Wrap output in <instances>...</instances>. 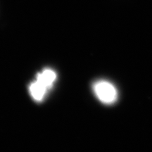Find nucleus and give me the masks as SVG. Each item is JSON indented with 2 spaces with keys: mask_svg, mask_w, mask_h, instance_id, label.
<instances>
[{
  "mask_svg": "<svg viewBox=\"0 0 152 152\" xmlns=\"http://www.w3.org/2000/svg\"><path fill=\"white\" fill-rule=\"evenodd\" d=\"M92 90L96 98L106 105H112L117 102L118 92L114 85L107 80H98L93 84Z\"/></svg>",
  "mask_w": 152,
  "mask_h": 152,
  "instance_id": "2",
  "label": "nucleus"
},
{
  "mask_svg": "<svg viewBox=\"0 0 152 152\" xmlns=\"http://www.w3.org/2000/svg\"><path fill=\"white\" fill-rule=\"evenodd\" d=\"M56 77V72L51 68H45L38 73L35 80L30 83L28 87L33 99L37 102H42L49 91L54 86Z\"/></svg>",
  "mask_w": 152,
  "mask_h": 152,
  "instance_id": "1",
  "label": "nucleus"
}]
</instances>
